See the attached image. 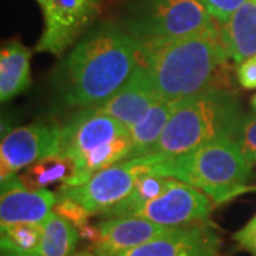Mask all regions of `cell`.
I'll list each match as a JSON object with an SVG mask.
<instances>
[{
  "label": "cell",
  "instance_id": "obj_10",
  "mask_svg": "<svg viewBox=\"0 0 256 256\" xmlns=\"http://www.w3.org/2000/svg\"><path fill=\"white\" fill-rule=\"evenodd\" d=\"M62 127L52 122H33L14 128L2 140L0 180L16 176L18 171L44 156L60 152Z\"/></svg>",
  "mask_w": 256,
  "mask_h": 256
},
{
  "label": "cell",
  "instance_id": "obj_21",
  "mask_svg": "<svg viewBox=\"0 0 256 256\" xmlns=\"http://www.w3.org/2000/svg\"><path fill=\"white\" fill-rule=\"evenodd\" d=\"M0 228L2 256H37L43 224H13Z\"/></svg>",
  "mask_w": 256,
  "mask_h": 256
},
{
  "label": "cell",
  "instance_id": "obj_4",
  "mask_svg": "<svg viewBox=\"0 0 256 256\" xmlns=\"http://www.w3.org/2000/svg\"><path fill=\"white\" fill-rule=\"evenodd\" d=\"M242 117L232 92L220 86L210 87L176 102L162 136L148 156H182L216 140H235Z\"/></svg>",
  "mask_w": 256,
  "mask_h": 256
},
{
  "label": "cell",
  "instance_id": "obj_16",
  "mask_svg": "<svg viewBox=\"0 0 256 256\" xmlns=\"http://www.w3.org/2000/svg\"><path fill=\"white\" fill-rule=\"evenodd\" d=\"M30 86V52L18 40L6 43L0 52V100L18 97Z\"/></svg>",
  "mask_w": 256,
  "mask_h": 256
},
{
  "label": "cell",
  "instance_id": "obj_14",
  "mask_svg": "<svg viewBox=\"0 0 256 256\" xmlns=\"http://www.w3.org/2000/svg\"><path fill=\"white\" fill-rule=\"evenodd\" d=\"M172 229L138 216L106 218L98 224V238L92 249L96 256H120Z\"/></svg>",
  "mask_w": 256,
  "mask_h": 256
},
{
  "label": "cell",
  "instance_id": "obj_23",
  "mask_svg": "<svg viewBox=\"0 0 256 256\" xmlns=\"http://www.w3.org/2000/svg\"><path fill=\"white\" fill-rule=\"evenodd\" d=\"M201 2L210 13V16L220 23V26H222L248 0H201Z\"/></svg>",
  "mask_w": 256,
  "mask_h": 256
},
{
  "label": "cell",
  "instance_id": "obj_28",
  "mask_svg": "<svg viewBox=\"0 0 256 256\" xmlns=\"http://www.w3.org/2000/svg\"><path fill=\"white\" fill-rule=\"evenodd\" d=\"M254 190H256V186H255V188H254Z\"/></svg>",
  "mask_w": 256,
  "mask_h": 256
},
{
  "label": "cell",
  "instance_id": "obj_17",
  "mask_svg": "<svg viewBox=\"0 0 256 256\" xmlns=\"http://www.w3.org/2000/svg\"><path fill=\"white\" fill-rule=\"evenodd\" d=\"M175 107V101H160L138 122L128 128L131 138V150L127 160L146 156L154 150L174 112Z\"/></svg>",
  "mask_w": 256,
  "mask_h": 256
},
{
  "label": "cell",
  "instance_id": "obj_13",
  "mask_svg": "<svg viewBox=\"0 0 256 256\" xmlns=\"http://www.w3.org/2000/svg\"><path fill=\"white\" fill-rule=\"evenodd\" d=\"M57 204L56 192L48 190H30L20 176L2 181L0 225L43 224Z\"/></svg>",
  "mask_w": 256,
  "mask_h": 256
},
{
  "label": "cell",
  "instance_id": "obj_24",
  "mask_svg": "<svg viewBox=\"0 0 256 256\" xmlns=\"http://www.w3.org/2000/svg\"><path fill=\"white\" fill-rule=\"evenodd\" d=\"M234 240L250 256H256V215L234 235Z\"/></svg>",
  "mask_w": 256,
  "mask_h": 256
},
{
  "label": "cell",
  "instance_id": "obj_9",
  "mask_svg": "<svg viewBox=\"0 0 256 256\" xmlns=\"http://www.w3.org/2000/svg\"><path fill=\"white\" fill-rule=\"evenodd\" d=\"M214 201L190 184L170 178L165 190L132 215L164 226H190L208 222Z\"/></svg>",
  "mask_w": 256,
  "mask_h": 256
},
{
  "label": "cell",
  "instance_id": "obj_25",
  "mask_svg": "<svg viewBox=\"0 0 256 256\" xmlns=\"http://www.w3.org/2000/svg\"><path fill=\"white\" fill-rule=\"evenodd\" d=\"M236 76H238L239 84L244 88L246 90L256 88V54L239 64Z\"/></svg>",
  "mask_w": 256,
  "mask_h": 256
},
{
  "label": "cell",
  "instance_id": "obj_27",
  "mask_svg": "<svg viewBox=\"0 0 256 256\" xmlns=\"http://www.w3.org/2000/svg\"><path fill=\"white\" fill-rule=\"evenodd\" d=\"M252 106H254V108L256 110V94L254 96V98H252Z\"/></svg>",
  "mask_w": 256,
  "mask_h": 256
},
{
  "label": "cell",
  "instance_id": "obj_18",
  "mask_svg": "<svg viewBox=\"0 0 256 256\" xmlns=\"http://www.w3.org/2000/svg\"><path fill=\"white\" fill-rule=\"evenodd\" d=\"M77 165L72 156L56 152L28 166L20 175L22 182L30 190H46L52 185H68L76 176Z\"/></svg>",
  "mask_w": 256,
  "mask_h": 256
},
{
  "label": "cell",
  "instance_id": "obj_20",
  "mask_svg": "<svg viewBox=\"0 0 256 256\" xmlns=\"http://www.w3.org/2000/svg\"><path fill=\"white\" fill-rule=\"evenodd\" d=\"M170 178L164 175L146 172L138 178L137 184L134 185L132 191L128 194L126 200L112 206L111 210L104 212L101 216L106 218H118V216H132L141 206H144L146 202L156 198L161 192L164 191L166 182Z\"/></svg>",
  "mask_w": 256,
  "mask_h": 256
},
{
  "label": "cell",
  "instance_id": "obj_6",
  "mask_svg": "<svg viewBox=\"0 0 256 256\" xmlns=\"http://www.w3.org/2000/svg\"><path fill=\"white\" fill-rule=\"evenodd\" d=\"M218 28L201 0H141L131 9L124 28L146 47Z\"/></svg>",
  "mask_w": 256,
  "mask_h": 256
},
{
  "label": "cell",
  "instance_id": "obj_26",
  "mask_svg": "<svg viewBox=\"0 0 256 256\" xmlns=\"http://www.w3.org/2000/svg\"><path fill=\"white\" fill-rule=\"evenodd\" d=\"M73 256H96V254H92L90 250H82L78 254H74Z\"/></svg>",
  "mask_w": 256,
  "mask_h": 256
},
{
  "label": "cell",
  "instance_id": "obj_12",
  "mask_svg": "<svg viewBox=\"0 0 256 256\" xmlns=\"http://www.w3.org/2000/svg\"><path fill=\"white\" fill-rule=\"evenodd\" d=\"M160 101H162L161 96L146 67L140 62L124 86L110 98L94 106V108L116 118L124 127L131 128Z\"/></svg>",
  "mask_w": 256,
  "mask_h": 256
},
{
  "label": "cell",
  "instance_id": "obj_3",
  "mask_svg": "<svg viewBox=\"0 0 256 256\" xmlns=\"http://www.w3.org/2000/svg\"><path fill=\"white\" fill-rule=\"evenodd\" d=\"M146 156L151 172L190 184L216 205L246 191L254 166L230 138L204 144L182 156Z\"/></svg>",
  "mask_w": 256,
  "mask_h": 256
},
{
  "label": "cell",
  "instance_id": "obj_1",
  "mask_svg": "<svg viewBox=\"0 0 256 256\" xmlns=\"http://www.w3.org/2000/svg\"><path fill=\"white\" fill-rule=\"evenodd\" d=\"M141 62L140 44L112 23L90 28L74 44L53 73L62 104L88 108L120 90Z\"/></svg>",
  "mask_w": 256,
  "mask_h": 256
},
{
  "label": "cell",
  "instance_id": "obj_8",
  "mask_svg": "<svg viewBox=\"0 0 256 256\" xmlns=\"http://www.w3.org/2000/svg\"><path fill=\"white\" fill-rule=\"evenodd\" d=\"M43 13L44 28L37 52L62 56L78 42L97 18L100 0H36Z\"/></svg>",
  "mask_w": 256,
  "mask_h": 256
},
{
  "label": "cell",
  "instance_id": "obj_15",
  "mask_svg": "<svg viewBox=\"0 0 256 256\" xmlns=\"http://www.w3.org/2000/svg\"><path fill=\"white\" fill-rule=\"evenodd\" d=\"M220 38L234 63L240 64L256 54V0L244 3L225 24L220 26Z\"/></svg>",
  "mask_w": 256,
  "mask_h": 256
},
{
  "label": "cell",
  "instance_id": "obj_5",
  "mask_svg": "<svg viewBox=\"0 0 256 256\" xmlns=\"http://www.w3.org/2000/svg\"><path fill=\"white\" fill-rule=\"evenodd\" d=\"M131 150L128 128L94 107L82 108L62 127L60 152L77 165L68 185L84 184L98 171L127 160Z\"/></svg>",
  "mask_w": 256,
  "mask_h": 256
},
{
  "label": "cell",
  "instance_id": "obj_2",
  "mask_svg": "<svg viewBox=\"0 0 256 256\" xmlns=\"http://www.w3.org/2000/svg\"><path fill=\"white\" fill-rule=\"evenodd\" d=\"M146 67L162 100L178 101L215 87L228 53L220 28L156 46H140Z\"/></svg>",
  "mask_w": 256,
  "mask_h": 256
},
{
  "label": "cell",
  "instance_id": "obj_19",
  "mask_svg": "<svg viewBox=\"0 0 256 256\" xmlns=\"http://www.w3.org/2000/svg\"><path fill=\"white\" fill-rule=\"evenodd\" d=\"M80 238L78 229L53 210L43 222V238L37 256H73Z\"/></svg>",
  "mask_w": 256,
  "mask_h": 256
},
{
  "label": "cell",
  "instance_id": "obj_11",
  "mask_svg": "<svg viewBox=\"0 0 256 256\" xmlns=\"http://www.w3.org/2000/svg\"><path fill=\"white\" fill-rule=\"evenodd\" d=\"M220 235L208 222L178 226L120 256H220Z\"/></svg>",
  "mask_w": 256,
  "mask_h": 256
},
{
  "label": "cell",
  "instance_id": "obj_22",
  "mask_svg": "<svg viewBox=\"0 0 256 256\" xmlns=\"http://www.w3.org/2000/svg\"><path fill=\"white\" fill-rule=\"evenodd\" d=\"M242 154L252 165L256 164V112L244 114L235 137Z\"/></svg>",
  "mask_w": 256,
  "mask_h": 256
},
{
  "label": "cell",
  "instance_id": "obj_7",
  "mask_svg": "<svg viewBox=\"0 0 256 256\" xmlns=\"http://www.w3.org/2000/svg\"><path fill=\"white\" fill-rule=\"evenodd\" d=\"M151 172L146 156L124 160L94 174L80 185H62L56 191L57 200H73L90 215H102L126 200L138 178Z\"/></svg>",
  "mask_w": 256,
  "mask_h": 256
}]
</instances>
